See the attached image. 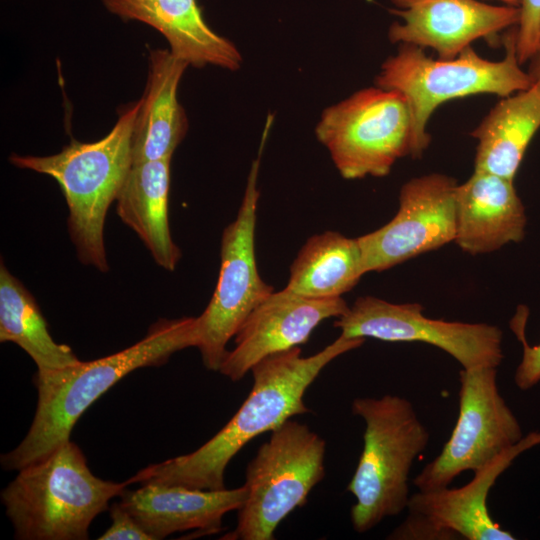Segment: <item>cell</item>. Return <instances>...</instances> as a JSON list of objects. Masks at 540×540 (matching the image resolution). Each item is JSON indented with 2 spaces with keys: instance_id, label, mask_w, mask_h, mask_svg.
I'll use <instances>...</instances> for the list:
<instances>
[{
  "instance_id": "ffe728a7",
  "label": "cell",
  "mask_w": 540,
  "mask_h": 540,
  "mask_svg": "<svg viewBox=\"0 0 540 540\" xmlns=\"http://www.w3.org/2000/svg\"><path fill=\"white\" fill-rule=\"evenodd\" d=\"M171 159L133 164L116 199L122 222L138 235L155 263L167 271H173L181 258L168 220Z\"/></svg>"
},
{
  "instance_id": "83f0119b",
  "label": "cell",
  "mask_w": 540,
  "mask_h": 540,
  "mask_svg": "<svg viewBox=\"0 0 540 540\" xmlns=\"http://www.w3.org/2000/svg\"><path fill=\"white\" fill-rule=\"evenodd\" d=\"M527 63L529 64L527 73L531 82L540 84V33L536 49Z\"/></svg>"
},
{
  "instance_id": "7c38bea8",
  "label": "cell",
  "mask_w": 540,
  "mask_h": 540,
  "mask_svg": "<svg viewBox=\"0 0 540 540\" xmlns=\"http://www.w3.org/2000/svg\"><path fill=\"white\" fill-rule=\"evenodd\" d=\"M457 181L432 173L400 189L399 209L383 227L358 237L364 274L384 271L454 241Z\"/></svg>"
},
{
  "instance_id": "4fadbf2b",
  "label": "cell",
  "mask_w": 540,
  "mask_h": 540,
  "mask_svg": "<svg viewBox=\"0 0 540 540\" xmlns=\"http://www.w3.org/2000/svg\"><path fill=\"white\" fill-rule=\"evenodd\" d=\"M390 12L401 19L391 24L388 38L434 50L451 59L479 39H493L516 27L519 7L492 5L478 0H391Z\"/></svg>"
},
{
  "instance_id": "8992f818",
  "label": "cell",
  "mask_w": 540,
  "mask_h": 540,
  "mask_svg": "<svg viewBox=\"0 0 540 540\" xmlns=\"http://www.w3.org/2000/svg\"><path fill=\"white\" fill-rule=\"evenodd\" d=\"M351 409L363 419L365 430L347 491L356 500L350 511L353 529L364 533L407 509L409 473L428 444L429 432L412 403L400 396L358 397Z\"/></svg>"
},
{
  "instance_id": "7a4b0ae2",
  "label": "cell",
  "mask_w": 540,
  "mask_h": 540,
  "mask_svg": "<svg viewBox=\"0 0 540 540\" xmlns=\"http://www.w3.org/2000/svg\"><path fill=\"white\" fill-rule=\"evenodd\" d=\"M196 317L159 319L132 346L92 361L34 376L38 400L31 426L20 444L1 456L5 470H20L47 457L70 440L81 415L130 372L160 366L172 354L196 347Z\"/></svg>"
},
{
  "instance_id": "9c48e42d",
  "label": "cell",
  "mask_w": 540,
  "mask_h": 540,
  "mask_svg": "<svg viewBox=\"0 0 540 540\" xmlns=\"http://www.w3.org/2000/svg\"><path fill=\"white\" fill-rule=\"evenodd\" d=\"M260 155L252 162L235 220L223 231L220 270L213 295L196 317L198 343L204 366L218 371L226 345L247 316L274 292L258 273L255 226L260 192L257 187Z\"/></svg>"
},
{
  "instance_id": "f1b7e54d",
  "label": "cell",
  "mask_w": 540,
  "mask_h": 540,
  "mask_svg": "<svg viewBox=\"0 0 540 540\" xmlns=\"http://www.w3.org/2000/svg\"><path fill=\"white\" fill-rule=\"evenodd\" d=\"M505 5L519 7L521 0H497Z\"/></svg>"
},
{
  "instance_id": "44dd1931",
  "label": "cell",
  "mask_w": 540,
  "mask_h": 540,
  "mask_svg": "<svg viewBox=\"0 0 540 540\" xmlns=\"http://www.w3.org/2000/svg\"><path fill=\"white\" fill-rule=\"evenodd\" d=\"M539 128V83L502 97L470 133L477 141L474 170L514 180Z\"/></svg>"
},
{
  "instance_id": "ac0fdd59",
  "label": "cell",
  "mask_w": 540,
  "mask_h": 540,
  "mask_svg": "<svg viewBox=\"0 0 540 540\" xmlns=\"http://www.w3.org/2000/svg\"><path fill=\"white\" fill-rule=\"evenodd\" d=\"M537 445H540V432H530L491 464L474 472V478L466 485L411 495L408 512L424 515L441 530L467 540H514L513 534L490 516L487 498L497 478L513 461Z\"/></svg>"
},
{
  "instance_id": "7402d4cb",
  "label": "cell",
  "mask_w": 540,
  "mask_h": 540,
  "mask_svg": "<svg viewBox=\"0 0 540 540\" xmlns=\"http://www.w3.org/2000/svg\"><path fill=\"white\" fill-rule=\"evenodd\" d=\"M363 275L358 239L325 231L302 246L285 288L309 298H337L350 291Z\"/></svg>"
},
{
  "instance_id": "484cf974",
  "label": "cell",
  "mask_w": 540,
  "mask_h": 540,
  "mask_svg": "<svg viewBox=\"0 0 540 540\" xmlns=\"http://www.w3.org/2000/svg\"><path fill=\"white\" fill-rule=\"evenodd\" d=\"M110 510L112 523L110 527L98 538L100 540H154V538L146 532L134 517L121 506L114 503Z\"/></svg>"
},
{
  "instance_id": "ba28073f",
  "label": "cell",
  "mask_w": 540,
  "mask_h": 540,
  "mask_svg": "<svg viewBox=\"0 0 540 540\" xmlns=\"http://www.w3.org/2000/svg\"><path fill=\"white\" fill-rule=\"evenodd\" d=\"M345 179L383 177L412 154V119L404 96L378 86L326 108L315 129Z\"/></svg>"
},
{
  "instance_id": "cb8c5ba5",
  "label": "cell",
  "mask_w": 540,
  "mask_h": 540,
  "mask_svg": "<svg viewBox=\"0 0 540 540\" xmlns=\"http://www.w3.org/2000/svg\"><path fill=\"white\" fill-rule=\"evenodd\" d=\"M528 309L520 306L511 321V328L523 346V354L519 363L514 380L521 390H528L540 382V343L531 346L525 337Z\"/></svg>"
},
{
  "instance_id": "52a82bcc",
  "label": "cell",
  "mask_w": 540,
  "mask_h": 540,
  "mask_svg": "<svg viewBox=\"0 0 540 540\" xmlns=\"http://www.w3.org/2000/svg\"><path fill=\"white\" fill-rule=\"evenodd\" d=\"M325 453L326 441L304 423L291 418L272 430L246 467L237 525L221 539H275L280 523L324 478Z\"/></svg>"
},
{
  "instance_id": "2e32d148",
  "label": "cell",
  "mask_w": 540,
  "mask_h": 540,
  "mask_svg": "<svg viewBox=\"0 0 540 540\" xmlns=\"http://www.w3.org/2000/svg\"><path fill=\"white\" fill-rule=\"evenodd\" d=\"M455 242L471 255L486 254L525 235L527 217L513 180L474 170L455 193Z\"/></svg>"
},
{
  "instance_id": "30bf717a",
  "label": "cell",
  "mask_w": 540,
  "mask_h": 540,
  "mask_svg": "<svg viewBox=\"0 0 540 540\" xmlns=\"http://www.w3.org/2000/svg\"><path fill=\"white\" fill-rule=\"evenodd\" d=\"M459 380L457 422L439 455L415 477L419 491L443 489L462 472L485 468L524 437L499 393L496 367L462 368Z\"/></svg>"
},
{
  "instance_id": "3957f363",
  "label": "cell",
  "mask_w": 540,
  "mask_h": 540,
  "mask_svg": "<svg viewBox=\"0 0 540 540\" xmlns=\"http://www.w3.org/2000/svg\"><path fill=\"white\" fill-rule=\"evenodd\" d=\"M139 103L119 116L110 132L94 142L72 140L49 156L18 155L10 162L55 179L68 207L67 226L81 263L107 272L104 224L108 209L133 165L131 137Z\"/></svg>"
},
{
  "instance_id": "4316f807",
  "label": "cell",
  "mask_w": 540,
  "mask_h": 540,
  "mask_svg": "<svg viewBox=\"0 0 540 540\" xmlns=\"http://www.w3.org/2000/svg\"><path fill=\"white\" fill-rule=\"evenodd\" d=\"M387 538L397 540H446L454 539L457 537L452 533L446 532L438 528L426 516L409 512V515L405 519V521L401 525H399Z\"/></svg>"
},
{
  "instance_id": "8fae6325",
  "label": "cell",
  "mask_w": 540,
  "mask_h": 540,
  "mask_svg": "<svg viewBox=\"0 0 540 540\" xmlns=\"http://www.w3.org/2000/svg\"><path fill=\"white\" fill-rule=\"evenodd\" d=\"M418 303H391L373 296L356 299L334 327L349 338L388 342H424L440 348L462 368L498 367L503 360L502 331L485 323L451 322L426 317Z\"/></svg>"
},
{
  "instance_id": "277c9868",
  "label": "cell",
  "mask_w": 540,
  "mask_h": 540,
  "mask_svg": "<svg viewBox=\"0 0 540 540\" xmlns=\"http://www.w3.org/2000/svg\"><path fill=\"white\" fill-rule=\"evenodd\" d=\"M1 493L21 540H85L94 518L109 509L129 482L96 477L81 449L67 441L47 457L18 470Z\"/></svg>"
},
{
  "instance_id": "5b68a950",
  "label": "cell",
  "mask_w": 540,
  "mask_h": 540,
  "mask_svg": "<svg viewBox=\"0 0 540 540\" xmlns=\"http://www.w3.org/2000/svg\"><path fill=\"white\" fill-rule=\"evenodd\" d=\"M515 27L505 34V56L485 59L472 46L451 59L431 58L424 49L408 44L382 64L375 85L399 92L406 99L412 119L413 159L421 158L430 143L427 125L438 106L477 94L506 97L531 85L516 53Z\"/></svg>"
},
{
  "instance_id": "5bb4252c",
  "label": "cell",
  "mask_w": 540,
  "mask_h": 540,
  "mask_svg": "<svg viewBox=\"0 0 540 540\" xmlns=\"http://www.w3.org/2000/svg\"><path fill=\"white\" fill-rule=\"evenodd\" d=\"M349 307L342 297L316 299L284 288L273 292L244 320L234 335L219 372L232 381L242 379L265 357L299 347L325 319L338 318Z\"/></svg>"
},
{
  "instance_id": "9a60e30c",
  "label": "cell",
  "mask_w": 540,
  "mask_h": 540,
  "mask_svg": "<svg viewBox=\"0 0 540 540\" xmlns=\"http://www.w3.org/2000/svg\"><path fill=\"white\" fill-rule=\"evenodd\" d=\"M245 496L244 485L202 490L144 483L136 490L126 488L119 496V503L154 540H158L186 530H197L199 535L220 532L223 517L230 511H238Z\"/></svg>"
},
{
  "instance_id": "6da1fadb",
  "label": "cell",
  "mask_w": 540,
  "mask_h": 540,
  "mask_svg": "<svg viewBox=\"0 0 540 540\" xmlns=\"http://www.w3.org/2000/svg\"><path fill=\"white\" fill-rule=\"evenodd\" d=\"M364 341L340 334L308 357L302 356L300 347L265 357L250 370L253 385L247 398L217 434L195 451L149 465L127 481L224 489L225 470L233 457L257 436L271 432L295 415L309 413L304 402L309 386L330 362Z\"/></svg>"
},
{
  "instance_id": "603a6c76",
  "label": "cell",
  "mask_w": 540,
  "mask_h": 540,
  "mask_svg": "<svg viewBox=\"0 0 540 540\" xmlns=\"http://www.w3.org/2000/svg\"><path fill=\"white\" fill-rule=\"evenodd\" d=\"M0 341L22 348L38 372L66 368L81 361L66 344L54 341L33 295L0 265Z\"/></svg>"
},
{
  "instance_id": "d4e9b609",
  "label": "cell",
  "mask_w": 540,
  "mask_h": 540,
  "mask_svg": "<svg viewBox=\"0 0 540 540\" xmlns=\"http://www.w3.org/2000/svg\"><path fill=\"white\" fill-rule=\"evenodd\" d=\"M540 33V0H521L515 27L516 53L521 65L533 55Z\"/></svg>"
},
{
  "instance_id": "d6986e66",
  "label": "cell",
  "mask_w": 540,
  "mask_h": 540,
  "mask_svg": "<svg viewBox=\"0 0 540 540\" xmlns=\"http://www.w3.org/2000/svg\"><path fill=\"white\" fill-rule=\"evenodd\" d=\"M148 60L147 82L133 123V164L172 158L188 130L177 97L188 64L167 49L151 50Z\"/></svg>"
},
{
  "instance_id": "e0dca14e",
  "label": "cell",
  "mask_w": 540,
  "mask_h": 540,
  "mask_svg": "<svg viewBox=\"0 0 540 540\" xmlns=\"http://www.w3.org/2000/svg\"><path fill=\"white\" fill-rule=\"evenodd\" d=\"M124 21L143 22L167 40L171 54L196 68L207 65L238 70L242 56L227 38L206 23L197 0H102Z\"/></svg>"
}]
</instances>
